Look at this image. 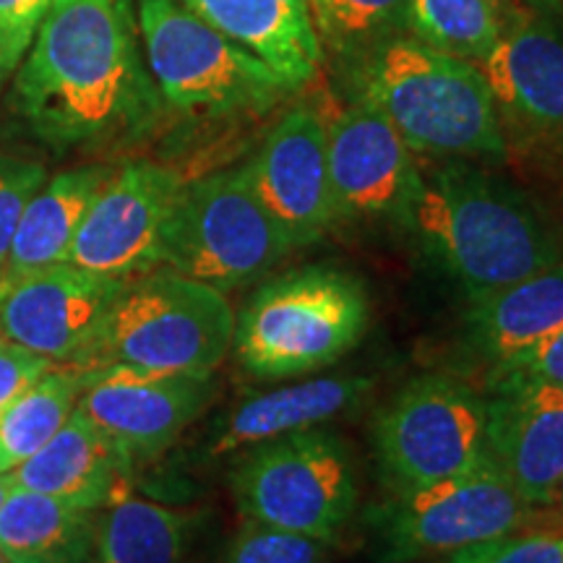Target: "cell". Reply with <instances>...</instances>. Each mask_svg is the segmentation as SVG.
Here are the masks:
<instances>
[{
    "label": "cell",
    "mask_w": 563,
    "mask_h": 563,
    "mask_svg": "<svg viewBox=\"0 0 563 563\" xmlns=\"http://www.w3.org/2000/svg\"><path fill=\"white\" fill-rule=\"evenodd\" d=\"M157 110L131 0H53L13 70V136L66 157L136 136Z\"/></svg>",
    "instance_id": "1"
},
{
    "label": "cell",
    "mask_w": 563,
    "mask_h": 563,
    "mask_svg": "<svg viewBox=\"0 0 563 563\" xmlns=\"http://www.w3.org/2000/svg\"><path fill=\"white\" fill-rule=\"evenodd\" d=\"M470 300L563 262V232L530 194L470 159L422 178L410 228Z\"/></svg>",
    "instance_id": "2"
},
{
    "label": "cell",
    "mask_w": 563,
    "mask_h": 563,
    "mask_svg": "<svg viewBox=\"0 0 563 563\" xmlns=\"http://www.w3.org/2000/svg\"><path fill=\"white\" fill-rule=\"evenodd\" d=\"M355 89L412 152L443 159H504L501 115L475 63L418 37L382 40L357 51Z\"/></svg>",
    "instance_id": "3"
},
{
    "label": "cell",
    "mask_w": 563,
    "mask_h": 563,
    "mask_svg": "<svg viewBox=\"0 0 563 563\" xmlns=\"http://www.w3.org/2000/svg\"><path fill=\"white\" fill-rule=\"evenodd\" d=\"M368 321L363 282L334 266H300L253 292L238 313L232 344L253 376H306L347 355Z\"/></svg>",
    "instance_id": "4"
},
{
    "label": "cell",
    "mask_w": 563,
    "mask_h": 563,
    "mask_svg": "<svg viewBox=\"0 0 563 563\" xmlns=\"http://www.w3.org/2000/svg\"><path fill=\"white\" fill-rule=\"evenodd\" d=\"M232 332L235 313L220 290L170 269L154 272L125 282L81 368L214 373Z\"/></svg>",
    "instance_id": "5"
},
{
    "label": "cell",
    "mask_w": 563,
    "mask_h": 563,
    "mask_svg": "<svg viewBox=\"0 0 563 563\" xmlns=\"http://www.w3.org/2000/svg\"><path fill=\"white\" fill-rule=\"evenodd\" d=\"M136 24L154 89L173 110L264 112L292 91L262 58L175 0H139Z\"/></svg>",
    "instance_id": "6"
},
{
    "label": "cell",
    "mask_w": 563,
    "mask_h": 563,
    "mask_svg": "<svg viewBox=\"0 0 563 563\" xmlns=\"http://www.w3.org/2000/svg\"><path fill=\"white\" fill-rule=\"evenodd\" d=\"M230 488L243 519L327 543H334L357 506L350 449L319 426L243 449Z\"/></svg>",
    "instance_id": "7"
},
{
    "label": "cell",
    "mask_w": 563,
    "mask_h": 563,
    "mask_svg": "<svg viewBox=\"0 0 563 563\" xmlns=\"http://www.w3.org/2000/svg\"><path fill=\"white\" fill-rule=\"evenodd\" d=\"M295 249L253 191L243 167L183 183L159 264L214 290H235L264 277Z\"/></svg>",
    "instance_id": "8"
},
{
    "label": "cell",
    "mask_w": 563,
    "mask_h": 563,
    "mask_svg": "<svg viewBox=\"0 0 563 563\" xmlns=\"http://www.w3.org/2000/svg\"><path fill=\"white\" fill-rule=\"evenodd\" d=\"M538 511L488 460L449 481L397 490L373 514V530L386 563H410L527 530Z\"/></svg>",
    "instance_id": "9"
},
{
    "label": "cell",
    "mask_w": 563,
    "mask_h": 563,
    "mask_svg": "<svg viewBox=\"0 0 563 563\" xmlns=\"http://www.w3.org/2000/svg\"><path fill=\"white\" fill-rule=\"evenodd\" d=\"M376 452L397 490L470 473L488 462L485 399L456 378H412L378 415Z\"/></svg>",
    "instance_id": "10"
},
{
    "label": "cell",
    "mask_w": 563,
    "mask_h": 563,
    "mask_svg": "<svg viewBox=\"0 0 563 563\" xmlns=\"http://www.w3.org/2000/svg\"><path fill=\"white\" fill-rule=\"evenodd\" d=\"M183 188L178 173L146 159L110 175L76 230L68 264L131 279L159 266L162 235Z\"/></svg>",
    "instance_id": "11"
},
{
    "label": "cell",
    "mask_w": 563,
    "mask_h": 563,
    "mask_svg": "<svg viewBox=\"0 0 563 563\" xmlns=\"http://www.w3.org/2000/svg\"><path fill=\"white\" fill-rule=\"evenodd\" d=\"M214 391L211 373H157L115 365L91 371L79 410L115 443L133 470L165 454L207 410Z\"/></svg>",
    "instance_id": "12"
},
{
    "label": "cell",
    "mask_w": 563,
    "mask_h": 563,
    "mask_svg": "<svg viewBox=\"0 0 563 563\" xmlns=\"http://www.w3.org/2000/svg\"><path fill=\"white\" fill-rule=\"evenodd\" d=\"M125 282L68 262L9 274L0 329L5 340L53 365L81 368Z\"/></svg>",
    "instance_id": "13"
},
{
    "label": "cell",
    "mask_w": 563,
    "mask_h": 563,
    "mask_svg": "<svg viewBox=\"0 0 563 563\" xmlns=\"http://www.w3.org/2000/svg\"><path fill=\"white\" fill-rule=\"evenodd\" d=\"M329 180L336 220L410 228L422 191L415 152L382 112L355 102L327 123Z\"/></svg>",
    "instance_id": "14"
},
{
    "label": "cell",
    "mask_w": 563,
    "mask_h": 563,
    "mask_svg": "<svg viewBox=\"0 0 563 563\" xmlns=\"http://www.w3.org/2000/svg\"><path fill=\"white\" fill-rule=\"evenodd\" d=\"M243 170L295 249L321 241L334 228L327 123L316 110L285 112Z\"/></svg>",
    "instance_id": "15"
},
{
    "label": "cell",
    "mask_w": 563,
    "mask_h": 563,
    "mask_svg": "<svg viewBox=\"0 0 563 563\" xmlns=\"http://www.w3.org/2000/svg\"><path fill=\"white\" fill-rule=\"evenodd\" d=\"M485 449L493 467L534 509L563 490V386L506 384L485 399Z\"/></svg>",
    "instance_id": "16"
},
{
    "label": "cell",
    "mask_w": 563,
    "mask_h": 563,
    "mask_svg": "<svg viewBox=\"0 0 563 563\" xmlns=\"http://www.w3.org/2000/svg\"><path fill=\"white\" fill-rule=\"evenodd\" d=\"M498 115L534 139H563V19L522 13L481 60Z\"/></svg>",
    "instance_id": "17"
},
{
    "label": "cell",
    "mask_w": 563,
    "mask_h": 563,
    "mask_svg": "<svg viewBox=\"0 0 563 563\" xmlns=\"http://www.w3.org/2000/svg\"><path fill=\"white\" fill-rule=\"evenodd\" d=\"M224 37L262 58L290 89L313 79L323 45L308 0H175Z\"/></svg>",
    "instance_id": "18"
},
{
    "label": "cell",
    "mask_w": 563,
    "mask_h": 563,
    "mask_svg": "<svg viewBox=\"0 0 563 563\" xmlns=\"http://www.w3.org/2000/svg\"><path fill=\"white\" fill-rule=\"evenodd\" d=\"M131 473L115 443L79 410L37 454L11 470L13 488H24L60 501L100 511L125 493L121 485Z\"/></svg>",
    "instance_id": "19"
},
{
    "label": "cell",
    "mask_w": 563,
    "mask_h": 563,
    "mask_svg": "<svg viewBox=\"0 0 563 563\" xmlns=\"http://www.w3.org/2000/svg\"><path fill=\"white\" fill-rule=\"evenodd\" d=\"M563 327V262L470 300L464 340L490 373L527 355Z\"/></svg>",
    "instance_id": "20"
},
{
    "label": "cell",
    "mask_w": 563,
    "mask_h": 563,
    "mask_svg": "<svg viewBox=\"0 0 563 563\" xmlns=\"http://www.w3.org/2000/svg\"><path fill=\"white\" fill-rule=\"evenodd\" d=\"M363 376H327L253 394L220 420L207 441L209 456H228L277 435L306 431L347 412L368 394Z\"/></svg>",
    "instance_id": "21"
},
{
    "label": "cell",
    "mask_w": 563,
    "mask_h": 563,
    "mask_svg": "<svg viewBox=\"0 0 563 563\" xmlns=\"http://www.w3.org/2000/svg\"><path fill=\"white\" fill-rule=\"evenodd\" d=\"M112 173L115 170L108 165H84L45 180V186L26 203L13 232L9 266H5L9 274L68 262L76 230Z\"/></svg>",
    "instance_id": "22"
},
{
    "label": "cell",
    "mask_w": 563,
    "mask_h": 563,
    "mask_svg": "<svg viewBox=\"0 0 563 563\" xmlns=\"http://www.w3.org/2000/svg\"><path fill=\"white\" fill-rule=\"evenodd\" d=\"M100 511L24 488L0 506V553L9 563H89Z\"/></svg>",
    "instance_id": "23"
},
{
    "label": "cell",
    "mask_w": 563,
    "mask_h": 563,
    "mask_svg": "<svg viewBox=\"0 0 563 563\" xmlns=\"http://www.w3.org/2000/svg\"><path fill=\"white\" fill-rule=\"evenodd\" d=\"M194 532L191 514L121 493L100 509L89 563H186Z\"/></svg>",
    "instance_id": "24"
},
{
    "label": "cell",
    "mask_w": 563,
    "mask_h": 563,
    "mask_svg": "<svg viewBox=\"0 0 563 563\" xmlns=\"http://www.w3.org/2000/svg\"><path fill=\"white\" fill-rule=\"evenodd\" d=\"M89 376L76 365H53L0 410V473L16 470L66 426Z\"/></svg>",
    "instance_id": "25"
},
{
    "label": "cell",
    "mask_w": 563,
    "mask_h": 563,
    "mask_svg": "<svg viewBox=\"0 0 563 563\" xmlns=\"http://www.w3.org/2000/svg\"><path fill=\"white\" fill-rule=\"evenodd\" d=\"M410 30L426 45L481 63L504 32L498 0H410Z\"/></svg>",
    "instance_id": "26"
},
{
    "label": "cell",
    "mask_w": 563,
    "mask_h": 563,
    "mask_svg": "<svg viewBox=\"0 0 563 563\" xmlns=\"http://www.w3.org/2000/svg\"><path fill=\"white\" fill-rule=\"evenodd\" d=\"M321 45L357 53L410 30V0H308Z\"/></svg>",
    "instance_id": "27"
},
{
    "label": "cell",
    "mask_w": 563,
    "mask_h": 563,
    "mask_svg": "<svg viewBox=\"0 0 563 563\" xmlns=\"http://www.w3.org/2000/svg\"><path fill=\"white\" fill-rule=\"evenodd\" d=\"M327 540L306 538L243 519L232 538L224 563H323L329 553Z\"/></svg>",
    "instance_id": "28"
},
{
    "label": "cell",
    "mask_w": 563,
    "mask_h": 563,
    "mask_svg": "<svg viewBox=\"0 0 563 563\" xmlns=\"http://www.w3.org/2000/svg\"><path fill=\"white\" fill-rule=\"evenodd\" d=\"M47 170L40 159L0 154V272H9L13 232L34 194L45 186Z\"/></svg>",
    "instance_id": "29"
},
{
    "label": "cell",
    "mask_w": 563,
    "mask_h": 563,
    "mask_svg": "<svg viewBox=\"0 0 563 563\" xmlns=\"http://www.w3.org/2000/svg\"><path fill=\"white\" fill-rule=\"evenodd\" d=\"M446 563H563L561 530H519L449 553Z\"/></svg>",
    "instance_id": "30"
},
{
    "label": "cell",
    "mask_w": 563,
    "mask_h": 563,
    "mask_svg": "<svg viewBox=\"0 0 563 563\" xmlns=\"http://www.w3.org/2000/svg\"><path fill=\"white\" fill-rule=\"evenodd\" d=\"M53 0H0V87L30 51Z\"/></svg>",
    "instance_id": "31"
},
{
    "label": "cell",
    "mask_w": 563,
    "mask_h": 563,
    "mask_svg": "<svg viewBox=\"0 0 563 563\" xmlns=\"http://www.w3.org/2000/svg\"><path fill=\"white\" fill-rule=\"evenodd\" d=\"M485 382H488V389L525 382H548L563 386V327L555 329L548 340L532 347L519 361L485 376Z\"/></svg>",
    "instance_id": "32"
},
{
    "label": "cell",
    "mask_w": 563,
    "mask_h": 563,
    "mask_svg": "<svg viewBox=\"0 0 563 563\" xmlns=\"http://www.w3.org/2000/svg\"><path fill=\"white\" fill-rule=\"evenodd\" d=\"M51 368L53 363L42 355H34L9 340H0V410Z\"/></svg>",
    "instance_id": "33"
},
{
    "label": "cell",
    "mask_w": 563,
    "mask_h": 563,
    "mask_svg": "<svg viewBox=\"0 0 563 563\" xmlns=\"http://www.w3.org/2000/svg\"><path fill=\"white\" fill-rule=\"evenodd\" d=\"M11 488H13V483H11V475H9V473H0V506H3L5 498H9Z\"/></svg>",
    "instance_id": "34"
},
{
    "label": "cell",
    "mask_w": 563,
    "mask_h": 563,
    "mask_svg": "<svg viewBox=\"0 0 563 563\" xmlns=\"http://www.w3.org/2000/svg\"><path fill=\"white\" fill-rule=\"evenodd\" d=\"M5 290H9V272H0V308H3ZM0 336H3V329H0Z\"/></svg>",
    "instance_id": "35"
},
{
    "label": "cell",
    "mask_w": 563,
    "mask_h": 563,
    "mask_svg": "<svg viewBox=\"0 0 563 563\" xmlns=\"http://www.w3.org/2000/svg\"><path fill=\"white\" fill-rule=\"evenodd\" d=\"M0 563H9V559H5V555H3V553H0Z\"/></svg>",
    "instance_id": "36"
},
{
    "label": "cell",
    "mask_w": 563,
    "mask_h": 563,
    "mask_svg": "<svg viewBox=\"0 0 563 563\" xmlns=\"http://www.w3.org/2000/svg\"><path fill=\"white\" fill-rule=\"evenodd\" d=\"M559 506H563V490H561V498H559Z\"/></svg>",
    "instance_id": "37"
},
{
    "label": "cell",
    "mask_w": 563,
    "mask_h": 563,
    "mask_svg": "<svg viewBox=\"0 0 563 563\" xmlns=\"http://www.w3.org/2000/svg\"><path fill=\"white\" fill-rule=\"evenodd\" d=\"M561 509H563V506H561ZM561 532H563V522H561Z\"/></svg>",
    "instance_id": "38"
}]
</instances>
